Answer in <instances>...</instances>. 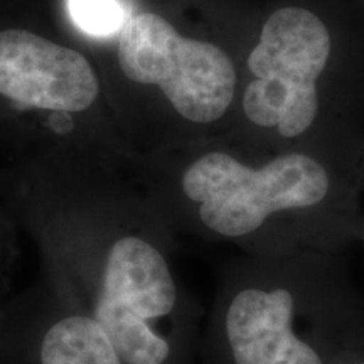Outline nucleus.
<instances>
[{
    "instance_id": "nucleus-3",
    "label": "nucleus",
    "mask_w": 364,
    "mask_h": 364,
    "mask_svg": "<svg viewBox=\"0 0 364 364\" xmlns=\"http://www.w3.org/2000/svg\"><path fill=\"white\" fill-rule=\"evenodd\" d=\"M118 63L129 80L159 86L191 122H215L233 102L236 73L230 56L215 44L184 38L159 14H136L125 22Z\"/></svg>"
},
{
    "instance_id": "nucleus-8",
    "label": "nucleus",
    "mask_w": 364,
    "mask_h": 364,
    "mask_svg": "<svg viewBox=\"0 0 364 364\" xmlns=\"http://www.w3.org/2000/svg\"><path fill=\"white\" fill-rule=\"evenodd\" d=\"M73 21L93 36H108L124 26V12L117 0H70Z\"/></svg>"
},
{
    "instance_id": "nucleus-2",
    "label": "nucleus",
    "mask_w": 364,
    "mask_h": 364,
    "mask_svg": "<svg viewBox=\"0 0 364 364\" xmlns=\"http://www.w3.org/2000/svg\"><path fill=\"white\" fill-rule=\"evenodd\" d=\"M329 53V31L316 14L300 7L273 12L248 58L257 78L243 97L250 120L277 127L284 136L304 134L317 117V80Z\"/></svg>"
},
{
    "instance_id": "nucleus-6",
    "label": "nucleus",
    "mask_w": 364,
    "mask_h": 364,
    "mask_svg": "<svg viewBox=\"0 0 364 364\" xmlns=\"http://www.w3.org/2000/svg\"><path fill=\"white\" fill-rule=\"evenodd\" d=\"M294 297L285 289H247L231 302L226 336L236 364H322L292 331Z\"/></svg>"
},
{
    "instance_id": "nucleus-4",
    "label": "nucleus",
    "mask_w": 364,
    "mask_h": 364,
    "mask_svg": "<svg viewBox=\"0 0 364 364\" xmlns=\"http://www.w3.org/2000/svg\"><path fill=\"white\" fill-rule=\"evenodd\" d=\"M176 300L162 253L142 238L125 236L108 253L93 318L125 364H162L169 344L150 322L171 314Z\"/></svg>"
},
{
    "instance_id": "nucleus-7",
    "label": "nucleus",
    "mask_w": 364,
    "mask_h": 364,
    "mask_svg": "<svg viewBox=\"0 0 364 364\" xmlns=\"http://www.w3.org/2000/svg\"><path fill=\"white\" fill-rule=\"evenodd\" d=\"M41 364H124L93 317L70 316L58 321L41 343Z\"/></svg>"
},
{
    "instance_id": "nucleus-5",
    "label": "nucleus",
    "mask_w": 364,
    "mask_h": 364,
    "mask_svg": "<svg viewBox=\"0 0 364 364\" xmlns=\"http://www.w3.org/2000/svg\"><path fill=\"white\" fill-rule=\"evenodd\" d=\"M100 85L83 54L26 29L0 31V97L26 110L83 112Z\"/></svg>"
},
{
    "instance_id": "nucleus-9",
    "label": "nucleus",
    "mask_w": 364,
    "mask_h": 364,
    "mask_svg": "<svg viewBox=\"0 0 364 364\" xmlns=\"http://www.w3.org/2000/svg\"><path fill=\"white\" fill-rule=\"evenodd\" d=\"M363 364H364V363H363Z\"/></svg>"
},
{
    "instance_id": "nucleus-1",
    "label": "nucleus",
    "mask_w": 364,
    "mask_h": 364,
    "mask_svg": "<svg viewBox=\"0 0 364 364\" xmlns=\"http://www.w3.org/2000/svg\"><path fill=\"white\" fill-rule=\"evenodd\" d=\"M182 189L199 203V216L208 228L225 236H243L273 213L316 206L329 191V177L321 164L302 154L250 169L228 154L211 152L191 164Z\"/></svg>"
}]
</instances>
